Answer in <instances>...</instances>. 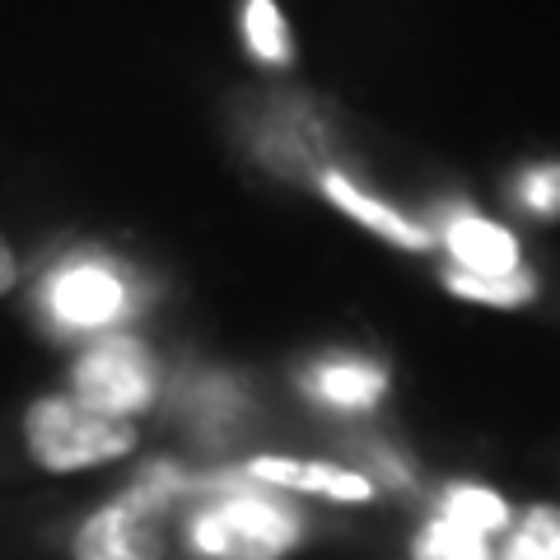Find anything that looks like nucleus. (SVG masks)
<instances>
[{"mask_svg":"<svg viewBox=\"0 0 560 560\" xmlns=\"http://www.w3.org/2000/svg\"><path fill=\"white\" fill-rule=\"evenodd\" d=\"M243 38H248L257 61H271V66L290 61V33H285L276 0H248L243 5Z\"/></svg>","mask_w":560,"mask_h":560,"instance_id":"11","label":"nucleus"},{"mask_svg":"<svg viewBox=\"0 0 560 560\" xmlns=\"http://www.w3.org/2000/svg\"><path fill=\"white\" fill-rule=\"evenodd\" d=\"M523 201H528L537 215H556L560 210V164H541L523 178Z\"/></svg>","mask_w":560,"mask_h":560,"instance_id":"15","label":"nucleus"},{"mask_svg":"<svg viewBox=\"0 0 560 560\" xmlns=\"http://www.w3.org/2000/svg\"><path fill=\"white\" fill-rule=\"evenodd\" d=\"M323 191L346 210V215H355L360 224H370V230H378L383 238L401 243V248H425V230H420V224L401 220L397 210H388V206L374 201V197H364V191L350 183V178H341V173H327V178H323Z\"/></svg>","mask_w":560,"mask_h":560,"instance_id":"8","label":"nucleus"},{"mask_svg":"<svg viewBox=\"0 0 560 560\" xmlns=\"http://www.w3.org/2000/svg\"><path fill=\"white\" fill-rule=\"evenodd\" d=\"M197 551L215 560H276L280 551L294 547L300 523H294L280 504L257 500V495H230L215 510L197 518Z\"/></svg>","mask_w":560,"mask_h":560,"instance_id":"2","label":"nucleus"},{"mask_svg":"<svg viewBox=\"0 0 560 560\" xmlns=\"http://www.w3.org/2000/svg\"><path fill=\"white\" fill-rule=\"evenodd\" d=\"M416 560H490V547L481 533H467L458 523H448L444 514L430 523L416 541Z\"/></svg>","mask_w":560,"mask_h":560,"instance_id":"12","label":"nucleus"},{"mask_svg":"<svg viewBox=\"0 0 560 560\" xmlns=\"http://www.w3.org/2000/svg\"><path fill=\"white\" fill-rule=\"evenodd\" d=\"M14 276H20V267H14V253H10V243L0 238V294H5L14 285Z\"/></svg>","mask_w":560,"mask_h":560,"instance_id":"16","label":"nucleus"},{"mask_svg":"<svg viewBox=\"0 0 560 560\" xmlns=\"http://www.w3.org/2000/svg\"><path fill=\"white\" fill-rule=\"evenodd\" d=\"M121 304H127V290L103 261H70L47 285V308L61 327H103L117 318Z\"/></svg>","mask_w":560,"mask_h":560,"instance_id":"5","label":"nucleus"},{"mask_svg":"<svg viewBox=\"0 0 560 560\" xmlns=\"http://www.w3.org/2000/svg\"><path fill=\"white\" fill-rule=\"evenodd\" d=\"M556 551H560V510L537 504V510H528V518H523V528L514 533L504 560H551Z\"/></svg>","mask_w":560,"mask_h":560,"instance_id":"14","label":"nucleus"},{"mask_svg":"<svg viewBox=\"0 0 560 560\" xmlns=\"http://www.w3.org/2000/svg\"><path fill=\"white\" fill-rule=\"evenodd\" d=\"M551 560H560V551H556V556H551Z\"/></svg>","mask_w":560,"mask_h":560,"instance_id":"17","label":"nucleus"},{"mask_svg":"<svg viewBox=\"0 0 560 560\" xmlns=\"http://www.w3.org/2000/svg\"><path fill=\"white\" fill-rule=\"evenodd\" d=\"M444 518L458 523V528H467V533H481L486 537V533L504 528L510 510H504V500L495 495V490L458 486V490H448V500H444Z\"/></svg>","mask_w":560,"mask_h":560,"instance_id":"10","label":"nucleus"},{"mask_svg":"<svg viewBox=\"0 0 560 560\" xmlns=\"http://www.w3.org/2000/svg\"><path fill=\"white\" fill-rule=\"evenodd\" d=\"M136 444V430L117 416H98L84 401L47 397L28 411V448L47 471H75L90 463L121 458Z\"/></svg>","mask_w":560,"mask_h":560,"instance_id":"1","label":"nucleus"},{"mask_svg":"<svg viewBox=\"0 0 560 560\" xmlns=\"http://www.w3.org/2000/svg\"><path fill=\"white\" fill-rule=\"evenodd\" d=\"M75 401H84L98 416H127L150 407L154 397V370H150V350L136 337H108L98 341L75 370Z\"/></svg>","mask_w":560,"mask_h":560,"instance_id":"4","label":"nucleus"},{"mask_svg":"<svg viewBox=\"0 0 560 560\" xmlns=\"http://www.w3.org/2000/svg\"><path fill=\"white\" fill-rule=\"evenodd\" d=\"M448 248L463 261L467 276H510L518 271V248L514 234L490 224L481 215H458L448 224Z\"/></svg>","mask_w":560,"mask_h":560,"instance_id":"6","label":"nucleus"},{"mask_svg":"<svg viewBox=\"0 0 560 560\" xmlns=\"http://www.w3.org/2000/svg\"><path fill=\"white\" fill-rule=\"evenodd\" d=\"M383 383L388 378H383L378 364H364V360H327L308 374V388L323 401H331V407H374Z\"/></svg>","mask_w":560,"mask_h":560,"instance_id":"9","label":"nucleus"},{"mask_svg":"<svg viewBox=\"0 0 560 560\" xmlns=\"http://www.w3.org/2000/svg\"><path fill=\"white\" fill-rule=\"evenodd\" d=\"M448 290L463 294V300H481V304H523L533 300V276L528 271H510V276H467V271H453L448 276Z\"/></svg>","mask_w":560,"mask_h":560,"instance_id":"13","label":"nucleus"},{"mask_svg":"<svg viewBox=\"0 0 560 560\" xmlns=\"http://www.w3.org/2000/svg\"><path fill=\"white\" fill-rule=\"evenodd\" d=\"M178 486L173 467H154L117 504L98 510L75 537V560H160V537L150 533V514Z\"/></svg>","mask_w":560,"mask_h":560,"instance_id":"3","label":"nucleus"},{"mask_svg":"<svg viewBox=\"0 0 560 560\" xmlns=\"http://www.w3.org/2000/svg\"><path fill=\"white\" fill-rule=\"evenodd\" d=\"M248 477L271 481V486H290V490H323L337 500H370L374 486L360 471L346 467H327V463H290V458H257L248 463Z\"/></svg>","mask_w":560,"mask_h":560,"instance_id":"7","label":"nucleus"}]
</instances>
